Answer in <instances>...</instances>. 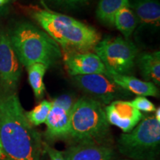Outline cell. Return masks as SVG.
<instances>
[{
    "label": "cell",
    "instance_id": "obj_1",
    "mask_svg": "<svg viewBox=\"0 0 160 160\" xmlns=\"http://www.w3.org/2000/svg\"><path fill=\"white\" fill-rule=\"evenodd\" d=\"M0 143L5 160H41V136L15 93L0 94Z\"/></svg>",
    "mask_w": 160,
    "mask_h": 160
},
{
    "label": "cell",
    "instance_id": "obj_2",
    "mask_svg": "<svg viewBox=\"0 0 160 160\" xmlns=\"http://www.w3.org/2000/svg\"><path fill=\"white\" fill-rule=\"evenodd\" d=\"M31 11L33 19L66 53L94 51L101 40L94 28L74 18L40 8H33Z\"/></svg>",
    "mask_w": 160,
    "mask_h": 160
},
{
    "label": "cell",
    "instance_id": "obj_3",
    "mask_svg": "<svg viewBox=\"0 0 160 160\" xmlns=\"http://www.w3.org/2000/svg\"><path fill=\"white\" fill-rule=\"evenodd\" d=\"M21 65L42 63L48 68L57 63L62 57L61 48L42 30L28 22H18L8 33Z\"/></svg>",
    "mask_w": 160,
    "mask_h": 160
},
{
    "label": "cell",
    "instance_id": "obj_4",
    "mask_svg": "<svg viewBox=\"0 0 160 160\" xmlns=\"http://www.w3.org/2000/svg\"><path fill=\"white\" fill-rule=\"evenodd\" d=\"M110 125L102 104L92 98L82 97L73 104L68 137L78 142L100 141L108 137Z\"/></svg>",
    "mask_w": 160,
    "mask_h": 160
},
{
    "label": "cell",
    "instance_id": "obj_5",
    "mask_svg": "<svg viewBox=\"0 0 160 160\" xmlns=\"http://www.w3.org/2000/svg\"><path fill=\"white\" fill-rule=\"evenodd\" d=\"M120 152L135 159L151 158L157 153L160 144V122L154 116L145 118L131 132L120 137Z\"/></svg>",
    "mask_w": 160,
    "mask_h": 160
},
{
    "label": "cell",
    "instance_id": "obj_6",
    "mask_svg": "<svg viewBox=\"0 0 160 160\" xmlns=\"http://www.w3.org/2000/svg\"><path fill=\"white\" fill-rule=\"evenodd\" d=\"M96 54L108 74L126 75L134 67L138 49L132 42L122 37H107L95 47Z\"/></svg>",
    "mask_w": 160,
    "mask_h": 160
},
{
    "label": "cell",
    "instance_id": "obj_7",
    "mask_svg": "<svg viewBox=\"0 0 160 160\" xmlns=\"http://www.w3.org/2000/svg\"><path fill=\"white\" fill-rule=\"evenodd\" d=\"M75 82L92 99L97 100L102 104L109 105L118 99L127 98L131 93L117 85L107 74H90L76 76Z\"/></svg>",
    "mask_w": 160,
    "mask_h": 160
},
{
    "label": "cell",
    "instance_id": "obj_8",
    "mask_svg": "<svg viewBox=\"0 0 160 160\" xmlns=\"http://www.w3.org/2000/svg\"><path fill=\"white\" fill-rule=\"evenodd\" d=\"M22 76V65L8 33L0 31V85L4 93H15Z\"/></svg>",
    "mask_w": 160,
    "mask_h": 160
},
{
    "label": "cell",
    "instance_id": "obj_9",
    "mask_svg": "<svg viewBox=\"0 0 160 160\" xmlns=\"http://www.w3.org/2000/svg\"><path fill=\"white\" fill-rule=\"evenodd\" d=\"M75 102L70 96L62 95L52 102V107L46 119V137L49 139L68 138L71 113Z\"/></svg>",
    "mask_w": 160,
    "mask_h": 160
},
{
    "label": "cell",
    "instance_id": "obj_10",
    "mask_svg": "<svg viewBox=\"0 0 160 160\" xmlns=\"http://www.w3.org/2000/svg\"><path fill=\"white\" fill-rule=\"evenodd\" d=\"M109 124L117 126L124 133H129L142 119V113L131 102L115 100L105 109Z\"/></svg>",
    "mask_w": 160,
    "mask_h": 160
},
{
    "label": "cell",
    "instance_id": "obj_11",
    "mask_svg": "<svg viewBox=\"0 0 160 160\" xmlns=\"http://www.w3.org/2000/svg\"><path fill=\"white\" fill-rule=\"evenodd\" d=\"M64 63L70 75L84 76L90 74H107L105 65L96 53L86 52L66 53Z\"/></svg>",
    "mask_w": 160,
    "mask_h": 160
},
{
    "label": "cell",
    "instance_id": "obj_12",
    "mask_svg": "<svg viewBox=\"0 0 160 160\" xmlns=\"http://www.w3.org/2000/svg\"><path fill=\"white\" fill-rule=\"evenodd\" d=\"M62 153L66 160H112L114 156L111 148L94 142H78Z\"/></svg>",
    "mask_w": 160,
    "mask_h": 160
},
{
    "label": "cell",
    "instance_id": "obj_13",
    "mask_svg": "<svg viewBox=\"0 0 160 160\" xmlns=\"http://www.w3.org/2000/svg\"><path fill=\"white\" fill-rule=\"evenodd\" d=\"M130 7L140 25L151 29L159 27L160 4L158 0H133Z\"/></svg>",
    "mask_w": 160,
    "mask_h": 160
},
{
    "label": "cell",
    "instance_id": "obj_14",
    "mask_svg": "<svg viewBox=\"0 0 160 160\" xmlns=\"http://www.w3.org/2000/svg\"><path fill=\"white\" fill-rule=\"evenodd\" d=\"M107 75L114 82L123 89L133 94L142 97H159V93L157 85L148 81H142L137 78L128 75Z\"/></svg>",
    "mask_w": 160,
    "mask_h": 160
},
{
    "label": "cell",
    "instance_id": "obj_15",
    "mask_svg": "<svg viewBox=\"0 0 160 160\" xmlns=\"http://www.w3.org/2000/svg\"><path fill=\"white\" fill-rule=\"evenodd\" d=\"M142 75L148 82L160 85V52L145 53L137 60Z\"/></svg>",
    "mask_w": 160,
    "mask_h": 160
},
{
    "label": "cell",
    "instance_id": "obj_16",
    "mask_svg": "<svg viewBox=\"0 0 160 160\" xmlns=\"http://www.w3.org/2000/svg\"><path fill=\"white\" fill-rule=\"evenodd\" d=\"M125 6H130L129 0H100L97 6V16L102 22L113 25L115 15Z\"/></svg>",
    "mask_w": 160,
    "mask_h": 160
},
{
    "label": "cell",
    "instance_id": "obj_17",
    "mask_svg": "<svg viewBox=\"0 0 160 160\" xmlns=\"http://www.w3.org/2000/svg\"><path fill=\"white\" fill-rule=\"evenodd\" d=\"M113 25L122 33L125 39H128L137 27V17L130 6L120 9L115 15Z\"/></svg>",
    "mask_w": 160,
    "mask_h": 160
},
{
    "label": "cell",
    "instance_id": "obj_18",
    "mask_svg": "<svg viewBox=\"0 0 160 160\" xmlns=\"http://www.w3.org/2000/svg\"><path fill=\"white\" fill-rule=\"evenodd\" d=\"M48 68L42 63H35L27 67L28 80L35 97L37 99H42L45 92V85L43 78Z\"/></svg>",
    "mask_w": 160,
    "mask_h": 160
},
{
    "label": "cell",
    "instance_id": "obj_19",
    "mask_svg": "<svg viewBox=\"0 0 160 160\" xmlns=\"http://www.w3.org/2000/svg\"><path fill=\"white\" fill-rule=\"evenodd\" d=\"M52 107V102L43 100L33 109L25 112L26 117L33 126H38L45 123Z\"/></svg>",
    "mask_w": 160,
    "mask_h": 160
},
{
    "label": "cell",
    "instance_id": "obj_20",
    "mask_svg": "<svg viewBox=\"0 0 160 160\" xmlns=\"http://www.w3.org/2000/svg\"><path fill=\"white\" fill-rule=\"evenodd\" d=\"M52 5L59 8L71 11L86 5L89 0H48Z\"/></svg>",
    "mask_w": 160,
    "mask_h": 160
},
{
    "label": "cell",
    "instance_id": "obj_21",
    "mask_svg": "<svg viewBox=\"0 0 160 160\" xmlns=\"http://www.w3.org/2000/svg\"><path fill=\"white\" fill-rule=\"evenodd\" d=\"M131 102L139 111L154 112L156 109H157L155 105H153V103L151 102L145 97L138 96L137 97H136Z\"/></svg>",
    "mask_w": 160,
    "mask_h": 160
},
{
    "label": "cell",
    "instance_id": "obj_22",
    "mask_svg": "<svg viewBox=\"0 0 160 160\" xmlns=\"http://www.w3.org/2000/svg\"><path fill=\"white\" fill-rule=\"evenodd\" d=\"M42 148L44 151L48 155L51 160H66L63 156V153L62 151L56 150L51 147L48 144L42 142Z\"/></svg>",
    "mask_w": 160,
    "mask_h": 160
},
{
    "label": "cell",
    "instance_id": "obj_23",
    "mask_svg": "<svg viewBox=\"0 0 160 160\" xmlns=\"http://www.w3.org/2000/svg\"><path fill=\"white\" fill-rule=\"evenodd\" d=\"M10 0H0V12L2 11L5 5L8 4Z\"/></svg>",
    "mask_w": 160,
    "mask_h": 160
},
{
    "label": "cell",
    "instance_id": "obj_24",
    "mask_svg": "<svg viewBox=\"0 0 160 160\" xmlns=\"http://www.w3.org/2000/svg\"><path fill=\"white\" fill-rule=\"evenodd\" d=\"M154 117L158 120V121L160 122V108H158L157 109H156Z\"/></svg>",
    "mask_w": 160,
    "mask_h": 160
},
{
    "label": "cell",
    "instance_id": "obj_25",
    "mask_svg": "<svg viewBox=\"0 0 160 160\" xmlns=\"http://www.w3.org/2000/svg\"><path fill=\"white\" fill-rule=\"evenodd\" d=\"M0 160H5V154H4L2 148L1 143H0Z\"/></svg>",
    "mask_w": 160,
    "mask_h": 160
}]
</instances>
